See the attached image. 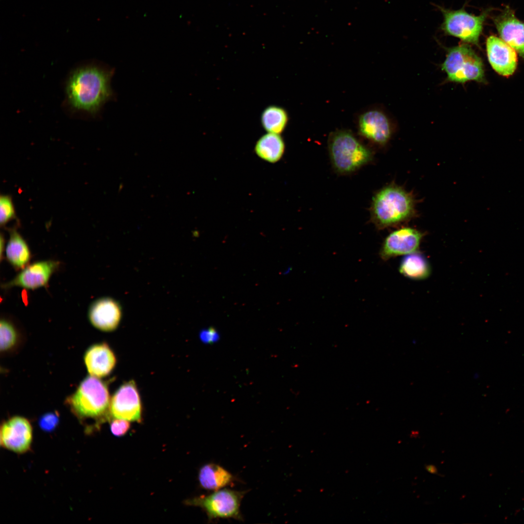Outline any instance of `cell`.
<instances>
[{
	"instance_id": "14",
	"label": "cell",
	"mask_w": 524,
	"mask_h": 524,
	"mask_svg": "<svg viewBox=\"0 0 524 524\" xmlns=\"http://www.w3.org/2000/svg\"><path fill=\"white\" fill-rule=\"evenodd\" d=\"M88 317L90 323L97 329L111 331L116 329L120 322V308L118 303L111 298H99L90 306Z\"/></svg>"
},
{
	"instance_id": "25",
	"label": "cell",
	"mask_w": 524,
	"mask_h": 524,
	"mask_svg": "<svg viewBox=\"0 0 524 524\" xmlns=\"http://www.w3.org/2000/svg\"><path fill=\"white\" fill-rule=\"evenodd\" d=\"M130 428L129 421L122 419H115L110 424V430L112 433L116 437H121L125 435Z\"/></svg>"
},
{
	"instance_id": "24",
	"label": "cell",
	"mask_w": 524,
	"mask_h": 524,
	"mask_svg": "<svg viewBox=\"0 0 524 524\" xmlns=\"http://www.w3.org/2000/svg\"><path fill=\"white\" fill-rule=\"evenodd\" d=\"M59 422V416L56 411L47 412L42 415L39 419L40 427L43 431L50 432L55 429Z\"/></svg>"
},
{
	"instance_id": "26",
	"label": "cell",
	"mask_w": 524,
	"mask_h": 524,
	"mask_svg": "<svg viewBox=\"0 0 524 524\" xmlns=\"http://www.w3.org/2000/svg\"><path fill=\"white\" fill-rule=\"evenodd\" d=\"M426 470L430 474L438 475V472L437 467L432 464H427L425 466Z\"/></svg>"
},
{
	"instance_id": "3",
	"label": "cell",
	"mask_w": 524,
	"mask_h": 524,
	"mask_svg": "<svg viewBox=\"0 0 524 524\" xmlns=\"http://www.w3.org/2000/svg\"><path fill=\"white\" fill-rule=\"evenodd\" d=\"M328 149L333 167L340 174L353 172L373 159L372 152L347 130L331 133Z\"/></svg>"
},
{
	"instance_id": "15",
	"label": "cell",
	"mask_w": 524,
	"mask_h": 524,
	"mask_svg": "<svg viewBox=\"0 0 524 524\" xmlns=\"http://www.w3.org/2000/svg\"><path fill=\"white\" fill-rule=\"evenodd\" d=\"M83 359L89 375L98 378L109 375L116 361L114 353L105 343L90 346L85 351Z\"/></svg>"
},
{
	"instance_id": "5",
	"label": "cell",
	"mask_w": 524,
	"mask_h": 524,
	"mask_svg": "<svg viewBox=\"0 0 524 524\" xmlns=\"http://www.w3.org/2000/svg\"><path fill=\"white\" fill-rule=\"evenodd\" d=\"M441 67L447 74V81L451 82H481L484 79L482 62L467 44L449 48Z\"/></svg>"
},
{
	"instance_id": "23",
	"label": "cell",
	"mask_w": 524,
	"mask_h": 524,
	"mask_svg": "<svg viewBox=\"0 0 524 524\" xmlns=\"http://www.w3.org/2000/svg\"><path fill=\"white\" fill-rule=\"evenodd\" d=\"M15 217L16 213L12 198L8 195H1L0 197V226H5Z\"/></svg>"
},
{
	"instance_id": "8",
	"label": "cell",
	"mask_w": 524,
	"mask_h": 524,
	"mask_svg": "<svg viewBox=\"0 0 524 524\" xmlns=\"http://www.w3.org/2000/svg\"><path fill=\"white\" fill-rule=\"evenodd\" d=\"M109 410L113 418L141 421L142 405L134 380L125 382L117 390L111 400Z\"/></svg>"
},
{
	"instance_id": "22",
	"label": "cell",
	"mask_w": 524,
	"mask_h": 524,
	"mask_svg": "<svg viewBox=\"0 0 524 524\" xmlns=\"http://www.w3.org/2000/svg\"><path fill=\"white\" fill-rule=\"evenodd\" d=\"M19 341L18 331L16 326L7 318H1L0 322V349L7 353L14 349Z\"/></svg>"
},
{
	"instance_id": "12",
	"label": "cell",
	"mask_w": 524,
	"mask_h": 524,
	"mask_svg": "<svg viewBox=\"0 0 524 524\" xmlns=\"http://www.w3.org/2000/svg\"><path fill=\"white\" fill-rule=\"evenodd\" d=\"M360 134L370 142L378 146L385 145L390 139L392 130L387 115L377 109H369L358 117Z\"/></svg>"
},
{
	"instance_id": "10",
	"label": "cell",
	"mask_w": 524,
	"mask_h": 524,
	"mask_svg": "<svg viewBox=\"0 0 524 524\" xmlns=\"http://www.w3.org/2000/svg\"><path fill=\"white\" fill-rule=\"evenodd\" d=\"M60 264L58 261L54 260L41 261L28 264L14 278L3 284L1 287L4 289L18 287L34 290L46 287Z\"/></svg>"
},
{
	"instance_id": "11",
	"label": "cell",
	"mask_w": 524,
	"mask_h": 524,
	"mask_svg": "<svg viewBox=\"0 0 524 524\" xmlns=\"http://www.w3.org/2000/svg\"><path fill=\"white\" fill-rule=\"evenodd\" d=\"M33 429L28 420L14 416L5 421L0 431V442L4 448L16 453H23L30 448Z\"/></svg>"
},
{
	"instance_id": "19",
	"label": "cell",
	"mask_w": 524,
	"mask_h": 524,
	"mask_svg": "<svg viewBox=\"0 0 524 524\" xmlns=\"http://www.w3.org/2000/svg\"><path fill=\"white\" fill-rule=\"evenodd\" d=\"M285 144L278 134L268 132L257 141L255 151L261 159L270 163L278 162L282 157Z\"/></svg>"
},
{
	"instance_id": "18",
	"label": "cell",
	"mask_w": 524,
	"mask_h": 524,
	"mask_svg": "<svg viewBox=\"0 0 524 524\" xmlns=\"http://www.w3.org/2000/svg\"><path fill=\"white\" fill-rule=\"evenodd\" d=\"M198 479L203 489L214 491L230 484L233 482L234 477L221 466L210 463L199 469Z\"/></svg>"
},
{
	"instance_id": "17",
	"label": "cell",
	"mask_w": 524,
	"mask_h": 524,
	"mask_svg": "<svg viewBox=\"0 0 524 524\" xmlns=\"http://www.w3.org/2000/svg\"><path fill=\"white\" fill-rule=\"evenodd\" d=\"M9 233L5 248L6 258L15 269L22 270L30 262L31 251L26 241L16 229H11Z\"/></svg>"
},
{
	"instance_id": "16",
	"label": "cell",
	"mask_w": 524,
	"mask_h": 524,
	"mask_svg": "<svg viewBox=\"0 0 524 524\" xmlns=\"http://www.w3.org/2000/svg\"><path fill=\"white\" fill-rule=\"evenodd\" d=\"M494 22L502 39L524 58V23L509 8L496 17Z\"/></svg>"
},
{
	"instance_id": "21",
	"label": "cell",
	"mask_w": 524,
	"mask_h": 524,
	"mask_svg": "<svg viewBox=\"0 0 524 524\" xmlns=\"http://www.w3.org/2000/svg\"><path fill=\"white\" fill-rule=\"evenodd\" d=\"M288 120L286 111L277 106L265 108L261 115V123L267 132L279 134L285 128Z\"/></svg>"
},
{
	"instance_id": "2",
	"label": "cell",
	"mask_w": 524,
	"mask_h": 524,
	"mask_svg": "<svg viewBox=\"0 0 524 524\" xmlns=\"http://www.w3.org/2000/svg\"><path fill=\"white\" fill-rule=\"evenodd\" d=\"M416 204L411 192L392 183L374 196L370 209L371 220L378 229L398 226L417 216Z\"/></svg>"
},
{
	"instance_id": "13",
	"label": "cell",
	"mask_w": 524,
	"mask_h": 524,
	"mask_svg": "<svg viewBox=\"0 0 524 524\" xmlns=\"http://www.w3.org/2000/svg\"><path fill=\"white\" fill-rule=\"evenodd\" d=\"M486 49L489 61L496 72L506 77L514 72L517 65V53L508 44L491 35L486 40Z\"/></svg>"
},
{
	"instance_id": "7",
	"label": "cell",
	"mask_w": 524,
	"mask_h": 524,
	"mask_svg": "<svg viewBox=\"0 0 524 524\" xmlns=\"http://www.w3.org/2000/svg\"><path fill=\"white\" fill-rule=\"evenodd\" d=\"M443 16L442 31L447 35L458 38L462 42L477 45L487 16L484 12L479 16L468 13L464 9L451 10L440 8Z\"/></svg>"
},
{
	"instance_id": "4",
	"label": "cell",
	"mask_w": 524,
	"mask_h": 524,
	"mask_svg": "<svg viewBox=\"0 0 524 524\" xmlns=\"http://www.w3.org/2000/svg\"><path fill=\"white\" fill-rule=\"evenodd\" d=\"M110 401L107 385L90 375L82 380L66 403L79 416L97 418L109 410Z\"/></svg>"
},
{
	"instance_id": "20",
	"label": "cell",
	"mask_w": 524,
	"mask_h": 524,
	"mask_svg": "<svg viewBox=\"0 0 524 524\" xmlns=\"http://www.w3.org/2000/svg\"><path fill=\"white\" fill-rule=\"evenodd\" d=\"M399 270L404 276L414 280L425 279L431 272L427 259L418 251L405 255L400 262Z\"/></svg>"
},
{
	"instance_id": "9",
	"label": "cell",
	"mask_w": 524,
	"mask_h": 524,
	"mask_svg": "<svg viewBox=\"0 0 524 524\" xmlns=\"http://www.w3.org/2000/svg\"><path fill=\"white\" fill-rule=\"evenodd\" d=\"M425 233L416 229L404 227L391 232L384 239L379 251L383 261L418 251Z\"/></svg>"
},
{
	"instance_id": "6",
	"label": "cell",
	"mask_w": 524,
	"mask_h": 524,
	"mask_svg": "<svg viewBox=\"0 0 524 524\" xmlns=\"http://www.w3.org/2000/svg\"><path fill=\"white\" fill-rule=\"evenodd\" d=\"M245 491L228 489L214 491L207 495L195 497L188 504L200 507L206 513L209 521L219 518H233L242 521L240 507Z\"/></svg>"
},
{
	"instance_id": "27",
	"label": "cell",
	"mask_w": 524,
	"mask_h": 524,
	"mask_svg": "<svg viewBox=\"0 0 524 524\" xmlns=\"http://www.w3.org/2000/svg\"><path fill=\"white\" fill-rule=\"evenodd\" d=\"M0 259L1 260V258L2 257L3 251V249H3L4 248V238L3 237L2 234L0 236Z\"/></svg>"
},
{
	"instance_id": "1",
	"label": "cell",
	"mask_w": 524,
	"mask_h": 524,
	"mask_svg": "<svg viewBox=\"0 0 524 524\" xmlns=\"http://www.w3.org/2000/svg\"><path fill=\"white\" fill-rule=\"evenodd\" d=\"M114 71L99 66L79 68L70 75L66 95L70 106L77 111L94 114L113 97L110 82Z\"/></svg>"
}]
</instances>
